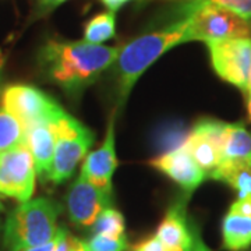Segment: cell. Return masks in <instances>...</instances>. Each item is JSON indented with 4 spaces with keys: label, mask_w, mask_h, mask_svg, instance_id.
I'll list each match as a JSON object with an SVG mask.
<instances>
[{
    "label": "cell",
    "mask_w": 251,
    "mask_h": 251,
    "mask_svg": "<svg viewBox=\"0 0 251 251\" xmlns=\"http://www.w3.org/2000/svg\"><path fill=\"white\" fill-rule=\"evenodd\" d=\"M229 211H233L242 215L251 216V194L246 196V197H239L233 204L230 205Z\"/></svg>",
    "instance_id": "obj_26"
},
{
    "label": "cell",
    "mask_w": 251,
    "mask_h": 251,
    "mask_svg": "<svg viewBox=\"0 0 251 251\" xmlns=\"http://www.w3.org/2000/svg\"><path fill=\"white\" fill-rule=\"evenodd\" d=\"M69 230L66 226H57V230L54 234L56 244H54L53 251H69Z\"/></svg>",
    "instance_id": "obj_25"
},
{
    "label": "cell",
    "mask_w": 251,
    "mask_h": 251,
    "mask_svg": "<svg viewBox=\"0 0 251 251\" xmlns=\"http://www.w3.org/2000/svg\"><path fill=\"white\" fill-rule=\"evenodd\" d=\"M56 133L53 163L49 181L59 186L73 176L77 165L90 151L95 134L67 112L53 125Z\"/></svg>",
    "instance_id": "obj_4"
},
{
    "label": "cell",
    "mask_w": 251,
    "mask_h": 251,
    "mask_svg": "<svg viewBox=\"0 0 251 251\" xmlns=\"http://www.w3.org/2000/svg\"><path fill=\"white\" fill-rule=\"evenodd\" d=\"M35 166L27 144L0 155V197L25 202L35 191Z\"/></svg>",
    "instance_id": "obj_8"
},
{
    "label": "cell",
    "mask_w": 251,
    "mask_h": 251,
    "mask_svg": "<svg viewBox=\"0 0 251 251\" xmlns=\"http://www.w3.org/2000/svg\"><path fill=\"white\" fill-rule=\"evenodd\" d=\"M3 211H4V205H3V204L0 202V212H3Z\"/></svg>",
    "instance_id": "obj_34"
},
{
    "label": "cell",
    "mask_w": 251,
    "mask_h": 251,
    "mask_svg": "<svg viewBox=\"0 0 251 251\" xmlns=\"http://www.w3.org/2000/svg\"><path fill=\"white\" fill-rule=\"evenodd\" d=\"M25 144L32 155L36 176L44 183L49 181L56 145L53 125H38L29 127L25 130Z\"/></svg>",
    "instance_id": "obj_13"
},
{
    "label": "cell",
    "mask_w": 251,
    "mask_h": 251,
    "mask_svg": "<svg viewBox=\"0 0 251 251\" xmlns=\"http://www.w3.org/2000/svg\"><path fill=\"white\" fill-rule=\"evenodd\" d=\"M1 64H3V63L0 62V97H1V91L4 88V84H3V74H1Z\"/></svg>",
    "instance_id": "obj_32"
},
{
    "label": "cell",
    "mask_w": 251,
    "mask_h": 251,
    "mask_svg": "<svg viewBox=\"0 0 251 251\" xmlns=\"http://www.w3.org/2000/svg\"><path fill=\"white\" fill-rule=\"evenodd\" d=\"M247 113H249V120L251 122V94H249V99H247Z\"/></svg>",
    "instance_id": "obj_31"
},
{
    "label": "cell",
    "mask_w": 251,
    "mask_h": 251,
    "mask_svg": "<svg viewBox=\"0 0 251 251\" xmlns=\"http://www.w3.org/2000/svg\"><path fill=\"white\" fill-rule=\"evenodd\" d=\"M1 108L17 119L23 127L54 125L66 110L42 90L27 84H11L1 91Z\"/></svg>",
    "instance_id": "obj_5"
},
{
    "label": "cell",
    "mask_w": 251,
    "mask_h": 251,
    "mask_svg": "<svg viewBox=\"0 0 251 251\" xmlns=\"http://www.w3.org/2000/svg\"><path fill=\"white\" fill-rule=\"evenodd\" d=\"M188 41V18L176 21L169 27L138 36L122 46L115 60L119 105L123 108L137 80L162 54Z\"/></svg>",
    "instance_id": "obj_2"
},
{
    "label": "cell",
    "mask_w": 251,
    "mask_h": 251,
    "mask_svg": "<svg viewBox=\"0 0 251 251\" xmlns=\"http://www.w3.org/2000/svg\"><path fill=\"white\" fill-rule=\"evenodd\" d=\"M0 198H1V197H0Z\"/></svg>",
    "instance_id": "obj_37"
},
{
    "label": "cell",
    "mask_w": 251,
    "mask_h": 251,
    "mask_svg": "<svg viewBox=\"0 0 251 251\" xmlns=\"http://www.w3.org/2000/svg\"><path fill=\"white\" fill-rule=\"evenodd\" d=\"M168 251H183L181 249H173V250H168Z\"/></svg>",
    "instance_id": "obj_35"
},
{
    "label": "cell",
    "mask_w": 251,
    "mask_h": 251,
    "mask_svg": "<svg viewBox=\"0 0 251 251\" xmlns=\"http://www.w3.org/2000/svg\"><path fill=\"white\" fill-rule=\"evenodd\" d=\"M116 36L115 11H103L92 17L84 28V41L100 45Z\"/></svg>",
    "instance_id": "obj_18"
},
{
    "label": "cell",
    "mask_w": 251,
    "mask_h": 251,
    "mask_svg": "<svg viewBox=\"0 0 251 251\" xmlns=\"http://www.w3.org/2000/svg\"><path fill=\"white\" fill-rule=\"evenodd\" d=\"M188 41H216L251 38V24L232 10L205 3L188 16Z\"/></svg>",
    "instance_id": "obj_6"
},
{
    "label": "cell",
    "mask_w": 251,
    "mask_h": 251,
    "mask_svg": "<svg viewBox=\"0 0 251 251\" xmlns=\"http://www.w3.org/2000/svg\"><path fill=\"white\" fill-rule=\"evenodd\" d=\"M122 46H103L87 41L49 39L39 49L38 63L49 81L59 85L70 98L81 94L109 69Z\"/></svg>",
    "instance_id": "obj_1"
},
{
    "label": "cell",
    "mask_w": 251,
    "mask_h": 251,
    "mask_svg": "<svg viewBox=\"0 0 251 251\" xmlns=\"http://www.w3.org/2000/svg\"><path fill=\"white\" fill-rule=\"evenodd\" d=\"M247 94H251V69H250V74H249V82H247Z\"/></svg>",
    "instance_id": "obj_33"
},
{
    "label": "cell",
    "mask_w": 251,
    "mask_h": 251,
    "mask_svg": "<svg viewBox=\"0 0 251 251\" xmlns=\"http://www.w3.org/2000/svg\"><path fill=\"white\" fill-rule=\"evenodd\" d=\"M62 211L63 206L49 197H38L21 202L6 219L3 247L7 251H23L52 240Z\"/></svg>",
    "instance_id": "obj_3"
},
{
    "label": "cell",
    "mask_w": 251,
    "mask_h": 251,
    "mask_svg": "<svg viewBox=\"0 0 251 251\" xmlns=\"http://www.w3.org/2000/svg\"><path fill=\"white\" fill-rule=\"evenodd\" d=\"M193 155L201 169L206 173V177L211 172L215 169L222 159V153L211 141H208L202 135L190 131L183 144Z\"/></svg>",
    "instance_id": "obj_17"
},
{
    "label": "cell",
    "mask_w": 251,
    "mask_h": 251,
    "mask_svg": "<svg viewBox=\"0 0 251 251\" xmlns=\"http://www.w3.org/2000/svg\"><path fill=\"white\" fill-rule=\"evenodd\" d=\"M251 246V216L227 211L222 221V247L227 251H244Z\"/></svg>",
    "instance_id": "obj_14"
},
{
    "label": "cell",
    "mask_w": 251,
    "mask_h": 251,
    "mask_svg": "<svg viewBox=\"0 0 251 251\" xmlns=\"http://www.w3.org/2000/svg\"><path fill=\"white\" fill-rule=\"evenodd\" d=\"M205 44L216 74L246 92L251 69V38L216 39Z\"/></svg>",
    "instance_id": "obj_7"
},
{
    "label": "cell",
    "mask_w": 251,
    "mask_h": 251,
    "mask_svg": "<svg viewBox=\"0 0 251 251\" xmlns=\"http://www.w3.org/2000/svg\"><path fill=\"white\" fill-rule=\"evenodd\" d=\"M91 251H127L128 240L127 236H105V234H94L88 242Z\"/></svg>",
    "instance_id": "obj_22"
},
{
    "label": "cell",
    "mask_w": 251,
    "mask_h": 251,
    "mask_svg": "<svg viewBox=\"0 0 251 251\" xmlns=\"http://www.w3.org/2000/svg\"><path fill=\"white\" fill-rule=\"evenodd\" d=\"M151 166L177 183L187 196L200 187L206 177L205 172L201 169L184 145L159 155L151 161Z\"/></svg>",
    "instance_id": "obj_10"
},
{
    "label": "cell",
    "mask_w": 251,
    "mask_h": 251,
    "mask_svg": "<svg viewBox=\"0 0 251 251\" xmlns=\"http://www.w3.org/2000/svg\"><path fill=\"white\" fill-rule=\"evenodd\" d=\"M191 234H193L191 243H190V246L186 251H211L205 246V243L202 242L200 230H198V227L194 222H191Z\"/></svg>",
    "instance_id": "obj_27"
},
{
    "label": "cell",
    "mask_w": 251,
    "mask_h": 251,
    "mask_svg": "<svg viewBox=\"0 0 251 251\" xmlns=\"http://www.w3.org/2000/svg\"><path fill=\"white\" fill-rule=\"evenodd\" d=\"M113 202V193L105 191L87 179L81 172L74 180L66 196V208L73 224L80 227H90L98 215Z\"/></svg>",
    "instance_id": "obj_9"
},
{
    "label": "cell",
    "mask_w": 251,
    "mask_h": 251,
    "mask_svg": "<svg viewBox=\"0 0 251 251\" xmlns=\"http://www.w3.org/2000/svg\"><path fill=\"white\" fill-rule=\"evenodd\" d=\"M92 226H94V234H105V236H113V237L126 234L125 216L112 206L105 208L99 214L95 224Z\"/></svg>",
    "instance_id": "obj_20"
},
{
    "label": "cell",
    "mask_w": 251,
    "mask_h": 251,
    "mask_svg": "<svg viewBox=\"0 0 251 251\" xmlns=\"http://www.w3.org/2000/svg\"><path fill=\"white\" fill-rule=\"evenodd\" d=\"M226 130H227V123L219 122V120H215V119H201L191 128L193 133L202 135L208 141L214 144L216 148L221 151V153L224 151Z\"/></svg>",
    "instance_id": "obj_21"
},
{
    "label": "cell",
    "mask_w": 251,
    "mask_h": 251,
    "mask_svg": "<svg viewBox=\"0 0 251 251\" xmlns=\"http://www.w3.org/2000/svg\"><path fill=\"white\" fill-rule=\"evenodd\" d=\"M117 165L119 162H117L116 147H115V116H112V119L109 120L105 141L98 150L92 151L85 156L81 172L95 186H98L105 191L113 193L112 177Z\"/></svg>",
    "instance_id": "obj_11"
},
{
    "label": "cell",
    "mask_w": 251,
    "mask_h": 251,
    "mask_svg": "<svg viewBox=\"0 0 251 251\" xmlns=\"http://www.w3.org/2000/svg\"><path fill=\"white\" fill-rule=\"evenodd\" d=\"M54 244H56V239H52L49 242L44 243V244H39V246H34V247H28L25 250L23 251H53Z\"/></svg>",
    "instance_id": "obj_30"
},
{
    "label": "cell",
    "mask_w": 251,
    "mask_h": 251,
    "mask_svg": "<svg viewBox=\"0 0 251 251\" xmlns=\"http://www.w3.org/2000/svg\"><path fill=\"white\" fill-rule=\"evenodd\" d=\"M69 251H91L88 243L81 240L78 237H69Z\"/></svg>",
    "instance_id": "obj_28"
},
{
    "label": "cell",
    "mask_w": 251,
    "mask_h": 251,
    "mask_svg": "<svg viewBox=\"0 0 251 251\" xmlns=\"http://www.w3.org/2000/svg\"><path fill=\"white\" fill-rule=\"evenodd\" d=\"M25 143V128L6 109L0 108V155Z\"/></svg>",
    "instance_id": "obj_19"
},
{
    "label": "cell",
    "mask_w": 251,
    "mask_h": 251,
    "mask_svg": "<svg viewBox=\"0 0 251 251\" xmlns=\"http://www.w3.org/2000/svg\"><path fill=\"white\" fill-rule=\"evenodd\" d=\"M162 244L168 249H181L186 251L191 243V222L187 221L186 215V201L184 198L175 201L168 209L158 230L155 234Z\"/></svg>",
    "instance_id": "obj_12"
},
{
    "label": "cell",
    "mask_w": 251,
    "mask_h": 251,
    "mask_svg": "<svg viewBox=\"0 0 251 251\" xmlns=\"http://www.w3.org/2000/svg\"><path fill=\"white\" fill-rule=\"evenodd\" d=\"M250 165H251V158H250Z\"/></svg>",
    "instance_id": "obj_36"
},
{
    "label": "cell",
    "mask_w": 251,
    "mask_h": 251,
    "mask_svg": "<svg viewBox=\"0 0 251 251\" xmlns=\"http://www.w3.org/2000/svg\"><path fill=\"white\" fill-rule=\"evenodd\" d=\"M131 251H168V249L162 244V242L156 236H152L143 242L137 243L131 249Z\"/></svg>",
    "instance_id": "obj_24"
},
{
    "label": "cell",
    "mask_w": 251,
    "mask_h": 251,
    "mask_svg": "<svg viewBox=\"0 0 251 251\" xmlns=\"http://www.w3.org/2000/svg\"><path fill=\"white\" fill-rule=\"evenodd\" d=\"M208 177L224 181L237 191L239 197L251 194V165L250 162H219Z\"/></svg>",
    "instance_id": "obj_15"
},
{
    "label": "cell",
    "mask_w": 251,
    "mask_h": 251,
    "mask_svg": "<svg viewBox=\"0 0 251 251\" xmlns=\"http://www.w3.org/2000/svg\"><path fill=\"white\" fill-rule=\"evenodd\" d=\"M251 134L243 123H227L221 162H250Z\"/></svg>",
    "instance_id": "obj_16"
},
{
    "label": "cell",
    "mask_w": 251,
    "mask_h": 251,
    "mask_svg": "<svg viewBox=\"0 0 251 251\" xmlns=\"http://www.w3.org/2000/svg\"><path fill=\"white\" fill-rule=\"evenodd\" d=\"M64 1H67V0H36L34 9H32V14H31V21L46 17Z\"/></svg>",
    "instance_id": "obj_23"
},
{
    "label": "cell",
    "mask_w": 251,
    "mask_h": 251,
    "mask_svg": "<svg viewBox=\"0 0 251 251\" xmlns=\"http://www.w3.org/2000/svg\"><path fill=\"white\" fill-rule=\"evenodd\" d=\"M131 0H100V3L110 11H117L119 9H122L126 3H128Z\"/></svg>",
    "instance_id": "obj_29"
}]
</instances>
